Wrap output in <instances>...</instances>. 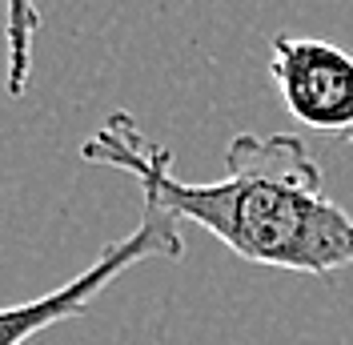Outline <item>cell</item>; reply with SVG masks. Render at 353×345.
Segmentation results:
<instances>
[{
    "label": "cell",
    "mask_w": 353,
    "mask_h": 345,
    "mask_svg": "<svg viewBox=\"0 0 353 345\" xmlns=\"http://www.w3.org/2000/svg\"><path fill=\"white\" fill-rule=\"evenodd\" d=\"M92 165L129 172L141 197L173 221H193L249 265L330 277L353 265V217L325 193V177L301 137L237 132L217 181L173 177V157L145 141L129 112L109 117L81 145Z\"/></svg>",
    "instance_id": "1"
},
{
    "label": "cell",
    "mask_w": 353,
    "mask_h": 345,
    "mask_svg": "<svg viewBox=\"0 0 353 345\" xmlns=\"http://www.w3.org/2000/svg\"><path fill=\"white\" fill-rule=\"evenodd\" d=\"M181 253H185V237H181L176 221L161 205L141 197V221L132 225V233L105 245L77 277H68L65 285L48 289L32 302L0 305V345H28L44 329L68 322V317H81L121 273H129L132 265H141V261H176Z\"/></svg>",
    "instance_id": "2"
},
{
    "label": "cell",
    "mask_w": 353,
    "mask_h": 345,
    "mask_svg": "<svg viewBox=\"0 0 353 345\" xmlns=\"http://www.w3.org/2000/svg\"><path fill=\"white\" fill-rule=\"evenodd\" d=\"M269 72L289 117L313 132L353 137V57L321 37H269Z\"/></svg>",
    "instance_id": "3"
},
{
    "label": "cell",
    "mask_w": 353,
    "mask_h": 345,
    "mask_svg": "<svg viewBox=\"0 0 353 345\" xmlns=\"http://www.w3.org/2000/svg\"><path fill=\"white\" fill-rule=\"evenodd\" d=\"M41 32L37 0H8L4 12V48H8V97H24L32 81V44Z\"/></svg>",
    "instance_id": "4"
}]
</instances>
